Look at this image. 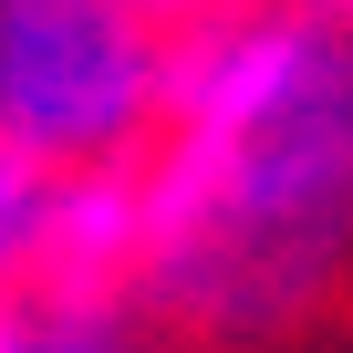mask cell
Listing matches in <instances>:
<instances>
[{"mask_svg": "<svg viewBox=\"0 0 353 353\" xmlns=\"http://www.w3.org/2000/svg\"><path fill=\"white\" fill-rule=\"evenodd\" d=\"M145 21H166V32H198V21H219V11H239V0H135Z\"/></svg>", "mask_w": 353, "mask_h": 353, "instance_id": "obj_5", "label": "cell"}, {"mask_svg": "<svg viewBox=\"0 0 353 353\" xmlns=\"http://www.w3.org/2000/svg\"><path fill=\"white\" fill-rule=\"evenodd\" d=\"M145 301L135 291H73L42 270H0V353H135Z\"/></svg>", "mask_w": 353, "mask_h": 353, "instance_id": "obj_3", "label": "cell"}, {"mask_svg": "<svg viewBox=\"0 0 353 353\" xmlns=\"http://www.w3.org/2000/svg\"><path fill=\"white\" fill-rule=\"evenodd\" d=\"M176 32L135 0H0V156L32 176L145 166Z\"/></svg>", "mask_w": 353, "mask_h": 353, "instance_id": "obj_2", "label": "cell"}, {"mask_svg": "<svg viewBox=\"0 0 353 353\" xmlns=\"http://www.w3.org/2000/svg\"><path fill=\"white\" fill-rule=\"evenodd\" d=\"M322 11H343V21H353V0H322Z\"/></svg>", "mask_w": 353, "mask_h": 353, "instance_id": "obj_6", "label": "cell"}, {"mask_svg": "<svg viewBox=\"0 0 353 353\" xmlns=\"http://www.w3.org/2000/svg\"><path fill=\"white\" fill-rule=\"evenodd\" d=\"M145 188V322L260 343L353 270V21L239 0L176 32Z\"/></svg>", "mask_w": 353, "mask_h": 353, "instance_id": "obj_1", "label": "cell"}, {"mask_svg": "<svg viewBox=\"0 0 353 353\" xmlns=\"http://www.w3.org/2000/svg\"><path fill=\"white\" fill-rule=\"evenodd\" d=\"M32 219H42V176L0 156V270H21V260H32Z\"/></svg>", "mask_w": 353, "mask_h": 353, "instance_id": "obj_4", "label": "cell"}]
</instances>
